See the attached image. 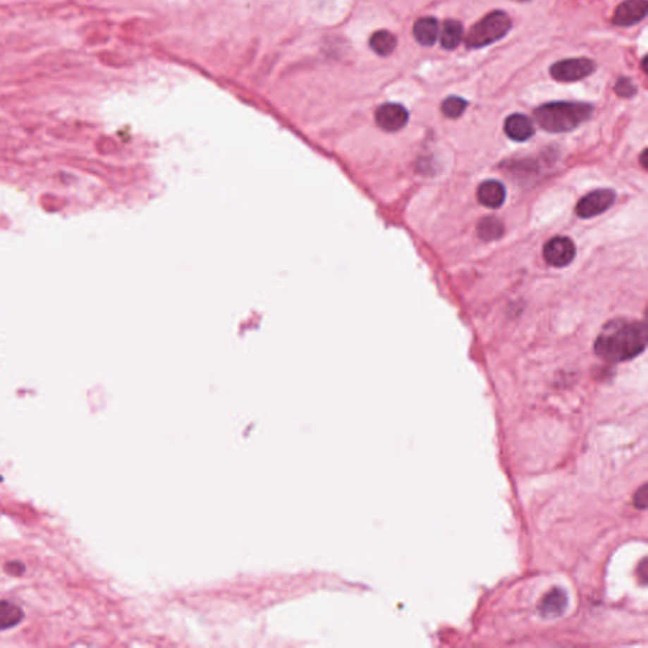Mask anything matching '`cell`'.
Wrapping results in <instances>:
<instances>
[{"instance_id": "8992f818", "label": "cell", "mask_w": 648, "mask_h": 648, "mask_svg": "<svg viewBox=\"0 0 648 648\" xmlns=\"http://www.w3.org/2000/svg\"><path fill=\"white\" fill-rule=\"evenodd\" d=\"M576 255L574 242L568 237H554L551 238L544 248V257L546 262L555 267H563L573 262Z\"/></svg>"}, {"instance_id": "3957f363", "label": "cell", "mask_w": 648, "mask_h": 648, "mask_svg": "<svg viewBox=\"0 0 648 648\" xmlns=\"http://www.w3.org/2000/svg\"><path fill=\"white\" fill-rule=\"evenodd\" d=\"M512 19L506 13L494 11L470 28L466 36L467 49H482L506 37L512 30Z\"/></svg>"}, {"instance_id": "d6986e66", "label": "cell", "mask_w": 648, "mask_h": 648, "mask_svg": "<svg viewBox=\"0 0 648 648\" xmlns=\"http://www.w3.org/2000/svg\"><path fill=\"white\" fill-rule=\"evenodd\" d=\"M647 496L648 488L647 485L644 484L642 488L638 489V491L635 494V498H633L635 506L638 508V509H646V506H647Z\"/></svg>"}, {"instance_id": "2e32d148", "label": "cell", "mask_w": 648, "mask_h": 648, "mask_svg": "<svg viewBox=\"0 0 648 648\" xmlns=\"http://www.w3.org/2000/svg\"><path fill=\"white\" fill-rule=\"evenodd\" d=\"M504 233V226L495 216H485L477 224V236L482 241L499 240Z\"/></svg>"}, {"instance_id": "44dd1931", "label": "cell", "mask_w": 648, "mask_h": 648, "mask_svg": "<svg viewBox=\"0 0 648 648\" xmlns=\"http://www.w3.org/2000/svg\"><path fill=\"white\" fill-rule=\"evenodd\" d=\"M642 65H643V71H644V73H647V59H646V57L643 59Z\"/></svg>"}, {"instance_id": "7a4b0ae2", "label": "cell", "mask_w": 648, "mask_h": 648, "mask_svg": "<svg viewBox=\"0 0 648 648\" xmlns=\"http://www.w3.org/2000/svg\"><path fill=\"white\" fill-rule=\"evenodd\" d=\"M593 105L579 102H554L538 106L534 119L544 130L563 133L577 128L593 114Z\"/></svg>"}, {"instance_id": "7402d4cb", "label": "cell", "mask_w": 648, "mask_h": 648, "mask_svg": "<svg viewBox=\"0 0 648 648\" xmlns=\"http://www.w3.org/2000/svg\"><path fill=\"white\" fill-rule=\"evenodd\" d=\"M514 1H519V3H525V1H531V0H514Z\"/></svg>"}, {"instance_id": "9a60e30c", "label": "cell", "mask_w": 648, "mask_h": 648, "mask_svg": "<svg viewBox=\"0 0 648 648\" xmlns=\"http://www.w3.org/2000/svg\"><path fill=\"white\" fill-rule=\"evenodd\" d=\"M369 44H370L371 50L377 55L389 56L396 50L398 41L391 32L381 30V31L375 32L371 36Z\"/></svg>"}, {"instance_id": "e0dca14e", "label": "cell", "mask_w": 648, "mask_h": 648, "mask_svg": "<svg viewBox=\"0 0 648 648\" xmlns=\"http://www.w3.org/2000/svg\"><path fill=\"white\" fill-rule=\"evenodd\" d=\"M466 108H467V102L463 99V98H460V97H456V95L446 98L442 102V105H441L442 114L445 117L450 118V119H456V118L461 117L463 111H466Z\"/></svg>"}, {"instance_id": "30bf717a", "label": "cell", "mask_w": 648, "mask_h": 648, "mask_svg": "<svg viewBox=\"0 0 648 648\" xmlns=\"http://www.w3.org/2000/svg\"><path fill=\"white\" fill-rule=\"evenodd\" d=\"M506 198V186L498 180H487L477 189L479 202L488 208H499Z\"/></svg>"}, {"instance_id": "8fae6325", "label": "cell", "mask_w": 648, "mask_h": 648, "mask_svg": "<svg viewBox=\"0 0 648 648\" xmlns=\"http://www.w3.org/2000/svg\"><path fill=\"white\" fill-rule=\"evenodd\" d=\"M568 605V597L561 589H552L544 595L538 605V611L544 618H555L561 616Z\"/></svg>"}, {"instance_id": "6da1fadb", "label": "cell", "mask_w": 648, "mask_h": 648, "mask_svg": "<svg viewBox=\"0 0 648 648\" xmlns=\"http://www.w3.org/2000/svg\"><path fill=\"white\" fill-rule=\"evenodd\" d=\"M647 343L646 326L641 322L614 319L599 334L594 351L609 362H623L642 353Z\"/></svg>"}, {"instance_id": "5bb4252c", "label": "cell", "mask_w": 648, "mask_h": 648, "mask_svg": "<svg viewBox=\"0 0 648 648\" xmlns=\"http://www.w3.org/2000/svg\"><path fill=\"white\" fill-rule=\"evenodd\" d=\"M25 618V611L8 600H0V630H6L18 625Z\"/></svg>"}, {"instance_id": "7c38bea8", "label": "cell", "mask_w": 648, "mask_h": 648, "mask_svg": "<svg viewBox=\"0 0 648 648\" xmlns=\"http://www.w3.org/2000/svg\"><path fill=\"white\" fill-rule=\"evenodd\" d=\"M414 38L422 46H433L439 37V22L433 17L420 18L413 25Z\"/></svg>"}, {"instance_id": "ba28073f", "label": "cell", "mask_w": 648, "mask_h": 648, "mask_svg": "<svg viewBox=\"0 0 648 648\" xmlns=\"http://www.w3.org/2000/svg\"><path fill=\"white\" fill-rule=\"evenodd\" d=\"M647 11V0H624L617 6L611 23L617 27L637 25L646 18Z\"/></svg>"}, {"instance_id": "5b68a950", "label": "cell", "mask_w": 648, "mask_h": 648, "mask_svg": "<svg viewBox=\"0 0 648 648\" xmlns=\"http://www.w3.org/2000/svg\"><path fill=\"white\" fill-rule=\"evenodd\" d=\"M616 202V192L611 189H598L589 192L579 203L575 212L580 218H593L609 209Z\"/></svg>"}, {"instance_id": "4fadbf2b", "label": "cell", "mask_w": 648, "mask_h": 648, "mask_svg": "<svg viewBox=\"0 0 648 648\" xmlns=\"http://www.w3.org/2000/svg\"><path fill=\"white\" fill-rule=\"evenodd\" d=\"M463 38V25L455 19L446 20L441 32V44L446 50H455Z\"/></svg>"}, {"instance_id": "277c9868", "label": "cell", "mask_w": 648, "mask_h": 648, "mask_svg": "<svg viewBox=\"0 0 648 648\" xmlns=\"http://www.w3.org/2000/svg\"><path fill=\"white\" fill-rule=\"evenodd\" d=\"M595 68L597 63L593 60L587 57H576L556 62L549 68V73L556 81L574 82L593 74Z\"/></svg>"}, {"instance_id": "ac0fdd59", "label": "cell", "mask_w": 648, "mask_h": 648, "mask_svg": "<svg viewBox=\"0 0 648 648\" xmlns=\"http://www.w3.org/2000/svg\"><path fill=\"white\" fill-rule=\"evenodd\" d=\"M614 90L622 98H632L637 94L636 84L630 78H619L616 82Z\"/></svg>"}, {"instance_id": "ffe728a7", "label": "cell", "mask_w": 648, "mask_h": 648, "mask_svg": "<svg viewBox=\"0 0 648 648\" xmlns=\"http://www.w3.org/2000/svg\"><path fill=\"white\" fill-rule=\"evenodd\" d=\"M6 571L13 576H20L25 573V566L19 561H9L6 563Z\"/></svg>"}, {"instance_id": "52a82bcc", "label": "cell", "mask_w": 648, "mask_h": 648, "mask_svg": "<svg viewBox=\"0 0 648 648\" xmlns=\"http://www.w3.org/2000/svg\"><path fill=\"white\" fill-rule=\"evenodd\" d=\"M409 113L401 104L385 103L375 111V122L383 130L398 132L407 126Z\"/></svg>"}, {"instance_id": "9c48e42d", "label": "cell", "mask_w": 648, "mask_h": 648, "mask_svg": "<svg viewBox=\"0 0 648 648\" xmlns=\"http://www.w3.org/2000/svg\"><path fill=\"white\" fill-rule=\"evenodd\" d=\"M504 132L506 136L513 141L525 142L533 137L536 130H534V124L532 122L531 118L517 113V114H512L506 118L504 122Z\"/></svg>"}]
</instances>
